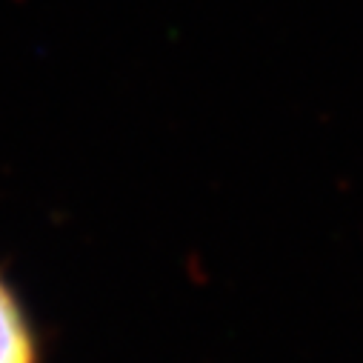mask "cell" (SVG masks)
<instances>
[{
	"label": "cell",
	"instance_id": "6da1fadb",
	"mask_svg": "<svg viewBox=\"0 0 363 363\" xmlns=\"http://www.w3.org/2000/svg\"><path fill=\"white\" fill-rule=\"evenodd\" d=\"M0 363H40L38 332L4 272H0Z\"/></svg>",
	"mask_w": 363,
	"mask_h": 363
}]
</instances>
